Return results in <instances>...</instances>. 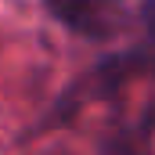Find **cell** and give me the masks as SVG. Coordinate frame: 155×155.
<instances>
[{"label":"cell","mask_w":155,"mask_h":155,"mask_svg":"<svg viewBox=\"0 0 155 155\" xmlns=\"http://www.w3.org/2000/svg\"><path fill=\"white\" fill-rule=\"evenodd\" d=\"M47 11L79 36L105 40L119 29V4L116 0H43Z\"/></svg>","instance_id":"1"},{"label":"cell","mask_w":155,"mask_h":155,"mask_svg":"<svg viewBox=\"0 0 155 155\" xmlns=\"http://www.w3.org/2000/svg\"><path fill=\"white\" fill-rule=\"evenodd\" d=\"M141 15H144V29H148V36L155 40V0H144Z\"/></svg>","instance_id":"2"}]
</instances>
